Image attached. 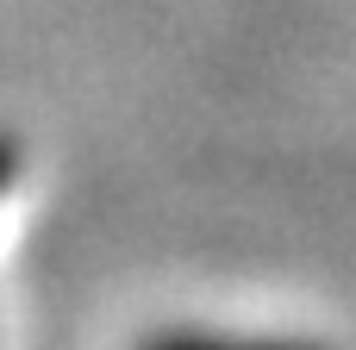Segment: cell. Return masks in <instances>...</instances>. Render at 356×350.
Returning a JSON list of instances; mask_svg holds the SVG:
<instances>
[{"instance_id": "cell-1", "label": "cell", "mask_w": 356, "mask_h": 350, "mask_svg": "<svg viewBox=\"0 0 356 350\" xmlns=\"http://www.w3.org/2000/svg\"><path fill=\"white\" fill-rule=\"evenodd\" d=\"M138 350H319V344H300V338H244V332H163V338H144Z\"/></svg>"}, {"instance_id": "cell-2", "label": "cell", "mask_w": 356, "mask_h": 350, "mask_svg": "<svg viewBox=\"0 0 356 350\" xmlns=\"http://www.w3.org/2000/svg\"><path fill=\"white\" fill-rule=\"evenodd\" d=\"M19 169H25V150H19V138H13V132H0V194L19 182Z\"/></svg>"}]
</instances>
